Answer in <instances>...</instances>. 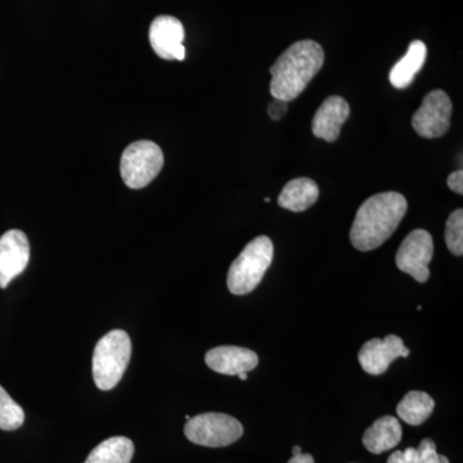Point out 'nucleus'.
Returning <instances> with one entry per match:
<instances>
[{
    "mask_svg": "<svg viewBox=\"0 0 463 463\" xmlns=\"http://www.w3.org/2000/svg\"><path fill=\"white\" fill-rule=\"evenodd\" d=\"M407 200L398 192H383L365 200L356 212L350 241L359 251L380 248L407 214Z\"/></svg>",
    "mask_w": 463,
    "mask_h": 463,
    "instance_id": "f257e3e1",
    "label": "nucleus"
},
{
    "mask_svg": "<svg viewBox=\"0 0 463 463\" xmlns=\"http://www.w3.org/2000/svg\"><path fill=\"white\" fill-rule=\"evenodd\" d=\"M325 51L315 41H300L288 48L270 67L274 99L294 100L321 71Z\"/></svg>",
    "mask_w": 463,
    "mask_h": 463,
    "instance_id": "f03ea898",
    "label": "nucleus"
},
{
    "mask_svg": "<svg viewBox=\"0 0 463 463\" xmlns=\"http://www.w3.org/2000/svg\"><path fill=\"white\" fill-rule=\"evenodd\" d=\"M132 356V340L123 330L109 332L94 347L93 379L102 392L112 390L123 379Z\"/></svg>",
    "mask_w": 463,
    "mask_h": 463,
    "instance_id": "7ed1b4c3",
    "label": "nucleus"
},
{
    "mask_svg": "<svg viewBox=\"0 0 463 463\" xmlns=\"http://www.w3.org/2000/svg\"><path fill=\"white\" fill-rule=\"evenodd\" d=\"M272 240L259 236L248 243L239 258L232 263L227 285L233 295H248L258 288L273 261Z\"/></svg>",
    "mask_w": 463,
    "mask_h": 463,
    "instance_id": "20e7f679",
    "label": "nucleus"
},
{
    "mask_svg": "<svg viewBox=\"0 0 463 463\" xmlns=\"http://www.w3.org/2000/svg\"><path fill=\"white\" fill-rule=\"evenodd\" d=\"M164 166V154L156 143L138 141L124 149L120 161L121 178L133 190H141L154 181Z\"/></svg>",
    "mask_w": 463,
    "mask_h": 463,
    "instance_id": "39448f33",
    "label": "nucleus"
},
{
    "mask_svg": "<svg viewBox=\"0 0 463 463\" xmlns=\"http://www.w3.org/2000/svg\"><path fill=\"white\" fill-rule=\"evenodd\" d=\"M184 435L197 446L228 447L242 437L243 426L230 414L203 413L188 420L184 426Z\"/></svg>",
    "mask_w": 463,
    "mask_h": 463,
    "instance_id": "423d86ee",
    "label": "nucleus"
},
{
    "mask_svg": "<svg viewBox=\"0 0 463 463\" xmlns=\"http://www.w3.org/2000/svg\"><path fill=\"white\" fill-rule=\"evenodd\" d=\"M434 255V241L425 230L411 232L402 242L395 257V263L402 272L410 274L417 282L428 281L430 277V264Z\"/></svg>",
    "mask_w": 463,
    "mask_h": 463,
    "instance_id": "0eeeda50",
    "label": "nucleus"
},
{
    "mask_svg": "<svg viewBox=\"0 0 463 463\" xmlns=\"http://www.w3.org/2000/svg\"><path fill=\"white\" fill-rule=\"evenodd\" d=\"M452 102L444 90H432L426 94L421 108L414 112L412 127L423 138H440L450 127Z\"/></svg>",
    "mask_w": 463,
    "mask_h": 463,
    "instance_id": "6e6552de",
    "label": "nucleus"
},
{
    "mask_svg": "<svg viewBox=\"0 0 463 463\" xmlns=\"http://www.w3.org/2000/svg\"><path fill=\"white\" fill-rule=\"evenodd\" d=\"M30 260V243L20 230L5 232L0 237V288H5L21 273Z\"/></svg>",
    "mask_w": 463,
    "mask_h": 463,
    "instance_id": "1a4fd4ad",
    "label": "nucleus"
},
{
    "mask_svg": "<svg viewBox=\"0 0 463 463\" xmlns=\"http://www.w3.org/2000/svg\"><path fill=\"white\" fill-rule=\"evenodd\" d=\"M410 349L403 340L395 335H389L385 339L367 341L359 352L358 359L365 373L379 376L388 371L389 365L398 358H407Z\"/></svg>",
    "mask_w": 463,
    "mask_h": 463,
    "instance_id": "9d476101",
    "label": "nucleus"
},
{
    "mask_svg": "<svg viewBox=\"0 0 463 463\" xmlns=\"http://www.w3.org/2000/svg\"><path fill=\"white\" fill-rule=\"evenodd\" d=\"M184 27L173 16H158L149 27L152 50L164 60L183 61L185 57Z\"/></svg>",
    "mask_w": 463,
    "mask_h": 463,
    "instance_id": "9b49d317",
    "label": "nucleus"
},
{
    "mask_svg": "<svg viewBox=\"0 0 463 463\" xmlns=\"http://www.w3.org/2000/svg\"><path fill=\"white\" fill-rule=\"evenodd\" d=\"M207 367L214 373L239 376L249 373L259 364V356L252 350L240 346H218L209 350L205 355Z\"/></svg>",
    "mask_w": 463,
    "mask_h": 463,
    "instance_id": "f8f14e48",
    "label": "nucleus"
},
{
    "mask_svg": "<svg viewBox=\"0 0 463 463\" xmlns=\"http://www.w3.org/2000/svg\"><path fill=\"white\" fill-rule=\"evenodd\" d=\"M350 106L343 97L331 96L322 103L313 118L312 130L317 138L326 142L339 139L341 127L349 118Z\"/></svg>",
    "mask_w": 463,
    "mask_h": 463,
    "instance_id": "ddd939ff",
    "label": "nucleus"
},
{
    "mask_svg": "<svg viewBox=\"0 0 463 463\" xmlns=\"http://www.w3.org/2000/svg\"><path fill=\"white\" fill-rule=\"evenodd\" d=\"M402 435L403 430H402L401 422L395 417L383 416L365 430L364 446L368 452L381 455L397 447L401 443Z\"/></svg>",
    "mask_w": 463,
    "mask_h": 463,
    "instance_id": "4468645a",
    "label": "nucleus"
},
{
    "mask_svg": "<svg viewBox=\"0 0 463 463\" xmlns=\"http://www.w3.org/2000/svg\"><path fill=\"white\" fill-rule=\"evenodd\" d=\"M319 196V188L309 178H297L289 181L279 197V205L289 212H306L315 205Z\"/></svg>",
    "mask_w": 463,
    "mask_h": 463,
    "instance_id": "2eb2a0df",
    "label": "nucleus"
},
{
    "mask_svg": "<svg viewBox=\"0 0 463 463\" xmlns=\"http://www.w3.org/2000/svg\"><path fill=\"white\" fill-rule=\"evenodd\" d=\"M426 54H428V48H426L425 43L421 41L411 43L405 56L390 71L389 79L392 87L397 90H404L411 85L414 76L419 74L425 63Z\"/></svg>",
    "mask_w": 463,
    "mask_h": 463,
    "instance_id": "dca6fc26",
    "label": "nucleus"
},
{
    "mask_svg": "<svg viewBox=\"0 0 463 463\" xmlns=\"http://www.w3.org/2000/svg\"><path fill=\"white\" fill-rule=\"evenodd\" d=\"M133 456V441L129 438L114 437L94 448L84 463H130Z\"/></svg>",
    "mask_w": 463,
    "mask_h": 463,
    "instance_id": "f3484780",
    "label": "nucleus"
},
{
    "mask_svg": "<svg viewBox=\"0 0 463 463\" xmlns=\"http://www.w3.org/2000/svg\"><path fill=\"white\" fill-rule=\"evenodd\" d=\"M435 408L434 399L423 392H410L398 404V416L408 425H422L431 416Z\"/></svg>",
    "mask_w": 463,
    "mask_h": 463,
    "instance_id": "a211bd4d",
    "label": "nucleus"
},
{
    "mask_svg": "<svg viewBox=\"0 0 463 463\" xmlns=\"http://www.w3.org/2000/svg\"><path fill=\"white\" fill-rule=\"evenodd\" d=\"M25 422V412L0 386V430L14 431Z\"/></svg>",
    "mask_w": 463,
    "mask_h": 463,
    "instance_id": "6ab92c4d",
    "label": "nucleus"
},
{
    "mask_svg": "<svg viewBox=\"0 0 463 463\" xmlns=\"http://www.w3.org/2000/svg\"><path fill=\"white\" fill-rule=\"evenodd\" d=\"M447 248L456 257H462L463 254V212L462 209L456 210L448 218L446 225Z\"/></svg>",
    "mask_w": 463,
    "mask_h": 463,
    "instance_id": "aec40b11",
    "label": "nucleus"
},
{
    "mask_svg": "<svg viewBox=\"0 0 463 463\" xmlns=\"http://www.w3.org/2000/svg\"><path fill=\"white\" fill-rule=\"evenodd\" d=\"M416 450V463H450L448 457L438 455L437 446L431 439H423Z\"/></svg>",
    "mask_w": 463,
    "mask_h": 463,
    "instance_id": "412c9836",
    "label": "nucleus"
},
{
    "mask_svg": "<svg viewBox=\"0 0 463 463\" xmlns=\"http://www.w3.org/2000/svg\"><path fill=\"white\" fill-rule=\"evenodd\" d=\"M416 448H407L404 452L397 450V452L392 453L386 463H416Z\"/></svg>",
    "mask_w": 463,
    "mask_h": 463,
    "instance_id": "4be33fe9",
    "label": "nucleus"
},
{
    "mask_svg": "<svg viewBox=\"0 0 463 463\" xmlns=\"http://www.w3.org/2000/svg\"><path fill=\"white\" fill-rule=\"evenodd\" d=\"M288 102L281 99H274L273 102L268 106V115L272 120H281L286 112H288Z\"/></svg>",
    "mask_w": 463,
    "mask_h": 463,
    "instance_id": "5701e85b",
    "label": "nucleus"
},
{
    "mask_svg": "<svg viewBox=\"0 0 463 463\" xmlns=\"http://www.w3.org/2000/svg\"><path fill=\"white\" fill-rule=\"evenodd\" d=\"M448 187L450 188L456 194H463V172L462 170H457V172L450 174L448 176L447 181Z\"/></svg>",
    "mask_w": 463,
    "mask_h": 463,
    "instance_id": "b1692460",
    "label": "nucleus"
},
{
    "mask_svg": "<svg viewBox=\"0 0 463 463\" xmlns=\"http://www.w3.org/2000/svg\"><path fill=\"white\" fill-rule=\"evenodd\" d=\"M288 463H315V458H313L312 455H307V453H300V455L292 456Z\"/></svg>",
    "mask_w": 463,
    "mask_h": 463,
    "instance_id": "393cba45",
    "label": "nucleus"
},
{
    "mask_svg": "<svg viewBox=\"0 0 463 463\" xmlns=\"http://www.w3.org/2000/svg\"><path fill=\"white\" fill-rule=\"evenodd\" d=\"M300 453H303V452H301L300 447L295 446L294 448H292V456H298V455H300Z\"/></svg>",
    "mask_w": 463,
    "mask_h": 463,
    "instance_id": "a878e982",
    "label": "nucleus"
},
{
    "mask_svg": "<svg viewBox=\"0 0 463 463\" xmlns=\"http://www.w3.org/2000/svg\"><path fill=\"white\" fill-rule=\"evenodd\" d=\"M239 377H240V379H241V380H242V381H246V380H248V377H249V376H248V373H240V374H239Z\"/></svg>",
    "mask_w": 463,
    "mask_h": 463,
    "instance_id": "bb28decb",
    "label": "nucleus"
}]
</instances>
